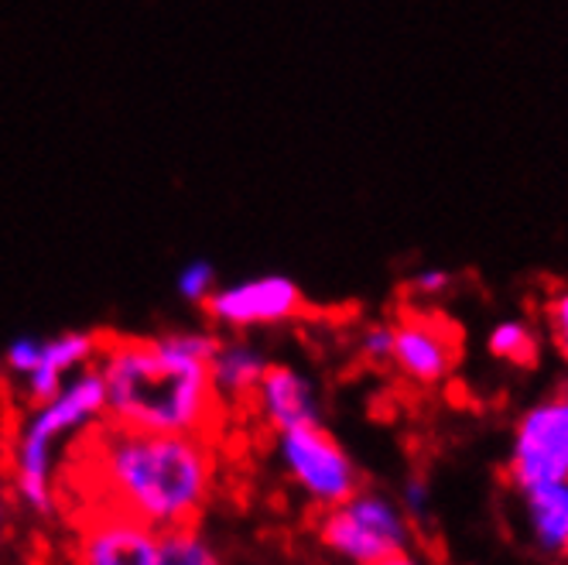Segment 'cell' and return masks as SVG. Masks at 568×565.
<instances>
[{"label":"cell","mask_w":568,"mask_h":565,"mask_svg":"<svg viewBox=\"0 0 568 565\" xmlns=\"http://www.w3.org/2000/svg\"><path fill=\"white\" fill-rule=\"evenodd\" d=\"M38 356H42V336H14L4 350V371L11 381H24L31 371H34V363Z\"/></svg>","instance_id":"obj_20"},{"label":"cell","mask_w":568,"mask_h":565,"mask_svg":"<svg viewBox=\"0 0 568 565\" xmlns=\"http://www.w3.org/2000/svg\"><path fill=\"white\" fill-rule=\"evenodd\" d=\"M463 356V336L442 312L404 309L394 319L390 371L415 391H435L453 381Z\"/></svg>","instance_id":"obj_7"},{"label":"cell","mask_w":568,"mask_h":565,"mask_svg":"<svg viewBox=\"0 0 568 565\" xmlns=\"http://www.w3.org/2000/svg\"><path fill=\"white\" fill-rule=\"evenodd\" d=\"M558 480H568V384L520 412L507 450V483L517 494Z\"/></svg>","instance_id":"obj_6"},{"label":"cell","mask_w":568,"mask_h":565,"mask_svg":"<svg viewBox=\"0 0 568 565\" xmlns=\"http://www.w3.org/2000/svg\"><path fill=\"white\" fill-rule=\"evenodd\" d=\"M158 565H226L216 542L202 532V524L158 532Z\"/></svg>","instance_id":"obj_15"},{"label":"cell","mask_w":568,"mask_h":565,"mask_svg":"<svg viewBox=\"0 0 568 565\" xmlns=\"http://www.w3.org/2000/svg\"><path fill=\"white\" fill-rule=\"evenodd\" d=\"M377 565H432L422 552H400V555H390V558H384V562H377Z\"/></svg>","instance_id":"obj_23"},{"label":"cell","mask_w":568,"mask_h":565,"mask_svg":"<svg viewBox=\"0 0 568 565\" xmlns=\"http://www.w3.org/2000/svg\"><path fill=\"white\" fill-rule=\"evenodd\" d=\"M453 289V274L445 271V268H425L412 278V295L428 302V299H438Z\"/></svg>","instance_id":"obj_21"},{"label":"cell","mask_w":568,"mask_h":565,"mask_svg":"<svg viewBox=\"0 0 568 565\" xmlns=\"http://www.w3.org/2000/svg\"><path fill=\"white\" fill-rule=\"evenodd\" d=\"M11 514H14V494H11L8 466H4V460H0V545H4V538L11 532Z\"/></svg>","instance_id":"obj_22"},{"label":"cell","mask_w":568,"mask_h":565,"mask_svg":"<svg viewBox=\"0 0 568 565\" xmlns=\"http://www.w3.org/2000/svg\"><path fill=\"white\" fill-rule=\"evenodd\" d=\"M103 340L106 336L93 330H65L42 340V356H38L34 371L18 384L24 405H42V401L55 397L65 387L69 377H75L87 367H97Z\"/></svg>","instance_id":"obj_11"},{"label":"cell","mask_w":568,"mask_h":565,"mask_svg":"<svg viewBox=\"0 0 568 565\" xmlns=\"http://www.w3.org/2000/svg\"><path fill=\"white\" fill-rule=\"evenodd\" d=\"M223 333L169 330L158 336H106L97 371L106 387V422L216 438L223 401L213 391L210 360Z\"/></svg>","instance_id":"obj_1"},{"label":"cell","mask_w":568,"mask_h":565,"mask_svg":"<svg viewBox=\"0 0 568 565\" xmlns=\"http://www.w3.org/2000/svg\"><path fill=\"white\" fill-rule=\"evenodd\" d=\"M312 535L336 565H377L390 555L412 552L418 528L394 494L363 483L343 504L315 514Z\"/></svg>","instance_id":"obj_4"},{"label":"cell","mask_w":568,"mask_h":565,"mask_svg":"<svg viewBox=\"0 0 568 565\" xmlns=\"http://www.w3.org/2000/svg\"><path fill=\"white\" fill-rule=\"evenodd\" d=\"M271 460L312 511H329L363 487L356 460L326 425L274 432Z\"/></svg>","instance_id":"obj_5"},{"label":"cell","mask_w":568,"mask_h":565,"mask_svg":"<svg viewBox=\"0 0 568 565\" xmlns=\"http://www.w3.org/2000/svg\"><path fill=\"white\" fill-rule=\"evenodd\" d=\"M271 367V356L247 336H223L213 360H210V377L213 391L223 401V408L251 405V397L261 384V377Z\"/></svg>","instance_id":"obj_13"},{"label":"cell","mask_w":568,"mask_h":565,"mask_svg":"<svg viewBox=\"0 0 568 565\" xmlns=\"http://www.w3.org/2000/svg\"><path fill=\"white\" fill-rule=\"evenodd\" d=\"M251 412L257 422L274 435V432H288V428H305V425H326V408H322V391L318 384L295 363H274L267 374L261 377L254 397H251Z\"/></svg>","instance_id":"obj_10"},{"label":"cell","mask_w":568,"mask_h":565,"mask_svg":"<svg viewBox=\"0 0 568 565\" xmlns=\"http://www.w3.org/2000/svg\"><path fill=\"white\" fill-rule=\"evenodd\" d=\"M545 333H548L558 360L568 367V285L555 289L545 299Z\"/></svg>","instance_id":"obj_19"},{"label":"cell","mask_w":568,"mask_h":565,"mask_svg":"<svg viewBox=\"0 0 568 565\" xmlns=\"http://www.w3.org/2000/svg\"><path fill=\"white\" fill-rule=\"evenodd\" d=\"M72 555L75 565H158V532L128 514L100 507L75 532Z\"/></svg>","instance_id":"obj_9"},{"label":"cell","mask_w":568,"mask_h":565,"mask_svg":"<svg viewBox=\"0 0 568 565\" xmlns=\"http://www.w3.org/2000/svg\"><path fill=\"white\" fill-rule=\"evenodd\" d=\"M202 312H206L216 333L247 336L254 330H274L295 322L305 312V292L288 274H257L233 281V285H220L206 299Z\"/></svg>","instance_id":"obj_8"},{"label":"cell","mask_w":568,"mask_h":565,"mask_svg":"<svg viewBox=\"0 0 568 565\" xmlns=\"http://www.w3.org/2000/svg\"><path fill=\"white\" fill-rule=\"evenodd\" d=\"M486 350L494 360L507 363V367L531 371L541 360V333L527 319H504L486 336Z\"/></svg>","instance_id":"obj_14"},{"label":"cell","mask_w":568,"mask_h":565,"mask_svg":"<svg viewBox=\"0 0 568 565\" xmlns=\"http://www.w3.org/2000/svg\"><path fill=\"white\" fill-rule=\"evenodd\" d=\"M394 497L400 501L404 514L415 521V528H418L422 521H428L432 511H435V491H432V480L425 473H408V476H404L400 491Z\"/></svg>","instance_id":"obj_17"},{"label":"cell","mask_w":568,"mask_h":565,"mask_svg":"<svg viewBox=\"0 0 568 565\" xmlns=\"http://www.w3.org/2000/svg\"><path fill=\"white\" fill-rule=\"evenodd\" d=\"M520 524L531 548L551 562L568 558V480L520 491Z\"/></svg>","instance_id":"obj_12"},{"label":"cell","mask_w":568,"mask_h":565,"mask_svg":"<svg viewBox=\"0 0 568 565\" xmlns=\"http://www.w3.org/2000/svg\"><path fill=\"white\" fill-rule=\"evenodd\" d=\"M83 460L100 507L128 514L154 532L199 524L220 483L216 438L141 432L113 422L93 425Z\"/></svg>","instance_id":"obj_2"},{"label":"cell","mask_w":568,"mask_h":565,"mask_svg":"<svg viewBox=\"0 0 568 565\" xmlns=\"http://www.w3.org/2000/svg\"><path fill=\"white\" fill-rule=\"evenodd\" d=\"M106 418V387L97 367L79 371L65 387L28 405L8 442V480L21 511L31 517H52L59 511V463L93 425Z\"/></svg>","instance_id":"obj_3"},{"label":"cell","mask_w":568,"mask_h":565,"mask_svg":"<svg viewBox=\"0 0 568 565\" xmlns=\"http://www.w3.org/2000/svg\"><path fill=\"white\" fill-rule=\"evenodd\" d=\"M220 289V274H216V268L210 264V261H189L182 271H179V278H175V292H179V299L182 302H189V305H206V299L213 295Z\"/></svg>","instance_id":"obj_16"},{"label":"cell","mask_w":568,"mask_h":565,"mask_svg":"<svg viewBox=\"0 0 568 565\" xmlns=\"http://www.w3.org/2000/svg\"><path fill=\"white\" fill-rule=\"evenodd\" d=\"M356 353L363 363H371V367H390L394 322H371V326H363L356 336Z\"/></svg>","instance_id":"obj_18"}]
</instances>
